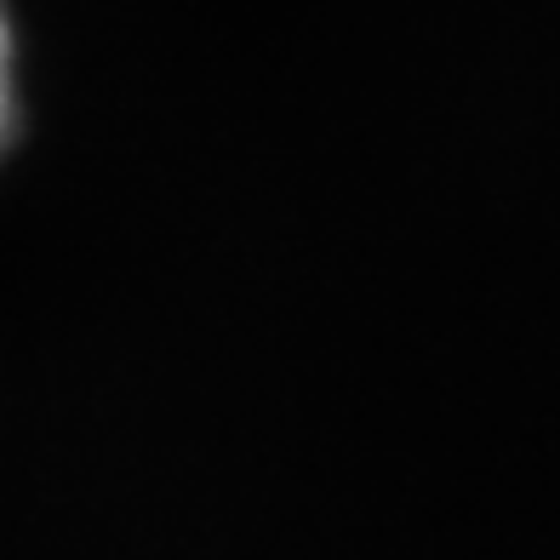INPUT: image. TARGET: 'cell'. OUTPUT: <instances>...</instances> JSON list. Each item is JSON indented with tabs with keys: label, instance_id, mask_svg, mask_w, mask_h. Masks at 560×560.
Listing matches in <instances>:
<instances>
[{
	"label": "cell",
	"instance_id": "obj_1",
	"mask_svg": "<svg viewBox=\"0 0 560 560\" xmlns=\"http://www.w3.org/2000/svg\"><path fill=\"white\" fill-rule=\"evenodd\" d=\"M12 115H18V86H12V30H7V12H0V149H7Z\"/></svg>",
	"mask_w": 560,
	"mask_h": 560
}]
</instances>
